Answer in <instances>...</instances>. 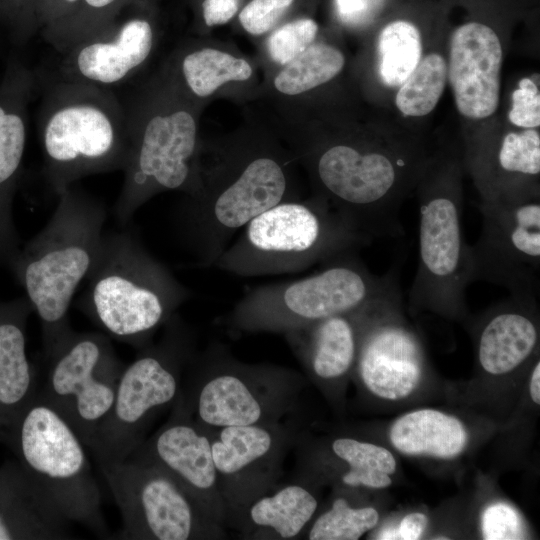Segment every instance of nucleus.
Returning <instances> with one entry per match:
<instances>
[{
    "instance_id": "79ce46f5",
    "label": "nucleus",
    "mask_w": 540,
    "mask_h": 540,
    "mask_svg": "<svg viewBox=\"0 0 540 540\" xmlns=\"http://www.w3.org/2000/svg\"><path fill=\"white\" fill-rule=\"evenodd\" d=\"M530 396L534 403L540 404V362L537 361L530 378Z\"/></svg>"
},
{
    "instance_id": "c9c22d12",
    "label": "nucleus",
    "mask_w": 540,
    "mask_h": 540,
    "mask_svg": "<svg viewBox=\"0 0 540 540\" xmlns=\"http://www.w3.org/2000/svg\"><path fill=\"white\" fill-rule=\"evenodd\" d=\"M296 0H249L238 13L242 28L251 35L273 30L289 12Z\"/></svg>"
},
{
    "instance_id": "473e14b6",
    "label": "nucleus",
    "mask_w": 540,
    "mask_h": 540,
    "mask_svg": "<svg viewBox=\"0 0 540 540\" xmlns=\"http://www.w3.org/2000/svg\"><path fill=\"white\" fill-rule=\"evenodd\" d=\"M379 514L373 507H354L344 497L313 518L303 534L309 540H357L373 529Z\"/></svg>"
},
{
    "instance_id": "c756f323",
    "label": "nucleus",
    "mask_w": 540,
    "mask_h": 540,
    "mask_svg": "<svg viewBox=\"0 0 540 540\" xmlns=\"http://www.w3.org/2000/svg\"><path fill=\"white\" fill-rule=\"evenodd\" d=\"M380 75L390 87L400 86L422 58V37L410 20L395 19L383 26L378 37Z\"/></svg>"
},
{
    "instance_id": "9d476101",
    "label": "nucleus",
    "mask_w": 540,
    "mask_h": 540,
    "mask_svg": "<svg viewBox=\"0 0 540 540\" xmlns=\"http://www.w3.org/2000/svg\"><path fill=\"white\" fill-rule=\"evenodd\" d=\"M156 344L139 349L122 370L113 405L91 448L98 463L125 460L145 439L155 417L182 393V371L192 358L190 336L176 315Z\"/></svg>"
},
{
    "instance_id": "2f4dec72",
    "label": "nucleus",
    "mask_w": 540,
    "mask_h": 540,
    "mask_svg": "<svg viewBox=\"0 0 540 540\" xmlns=\"http://www.w3.org/2000/svg\"><path fill=\"white\" fill-rule=\"evenodd\" d=\"M447 81V62L438 53H430L399 86L395 103L407 116H425L437 105Z\"/></svg>"
},
{
    "instance_id": "7c9ffc66",
    "label": "nucleus",
    "mask_w": 540,
    "mask_h": 540,
    "mask_svg": "<svg viewBox=\"0 0 540 540\" xmlns=\"http://www.w3.org/2000/svg\"><path fill=\"white\" fill-rule=\"evenodd\" d=\"M144 1L148 0H82L69 17L40 34L62 54L110 24L126 8Z\"/></svg>"
},
{
    "instance_id": "7ed1b4c3",
    "label": "nucleus",
    "mask_w": 540,
    "mask_h": 540,
    "mask_svg": "<svg viewBox=\"0 0 540 540\" xmlns=\"http://www.w3.org/2000/svg\"><path fill=\"white\" fill-rule=\"evenodd\" d=\"M38 131L43 173L56 195L127 163L126 105L110 88L60 79L42 101Z\"/></svg>"
},
{
    "instance_id": "39448f33",
    "label": "nucleus",
    "mask_w": 540,
    "mask_h": 540,
    "mask_svg": "<svg viewBox=\"0 0 540 540\" xmlns=\"http://www.w3.org/2000/svg\"><path fill=\"white\" fill-rule=\"evenodd\" d=\"M398 293L397 268L374 275L350 252L313 275L248 290L227 321L229 328L239 332L286 334Z\"/></svg>"
},
{
    "instance_id": "412c9836",
    "label": "nucleus",
    "mask_w": 540,
    "mask_h": 540,
    "mask_svg": "<svg viewBox=\"0 0 540 540\" xmlns=\"http://www.w3.org/2000/svg\"><path fill=\"white\" fill-rule=\"evenodd\" d=\"M70 521L21 464L0 465V540H67Z\"/></svg>"
},
{
    "instance_id": "0eeeda50",
    "label": "nucleus",
    "mask_w": 540,
    "mask_h": 540,
    "mask_svg": "<svg viewBox=\"0 0 540 540\" xmlns=\"http://www.w3.org/2000/svg\"><path fill=\"white\" fill-rule=\"evenodd\" d=\"M167 100L148 95L126 108L129 154L114 206L120 224L128 223L160 192L180 190L190 196L197 188L195 117L185 106Z\"/></svg>"
},
{
    "instance_id": "f257e3e1",
    "label": "nucleus",
    "mask_w": 540,
    "mask_h": 540,
    "mask_svg": "<svg viewBox=\"0 0 540 540\" xmlns=\"http://www.w3.org/2000/svg\"><path fill=\"white\" fill-rule=\"evenodd\" d=\"M57 196L47 224L7 265L39 318L46 360L74 331L69 308L98 257L107 217L100 201L74 185Z\"/></svg>"
},
{
    "instance_id": "f3484780",
    "label": "nucleus",
    "mask_w": 540,
    "mask_h": 540,
    "mask_svg": "<svg viewBox=\"0 0 540 540\" xmlns=\"http://www.w3.org/2000/svg\"><path fill=\"white\" fill-rule=\"evenodd\" d=\"M147 3L133 5L129 15L126 8L110 24L62 53L60 79L110 88L132 76L155 43L152 18L143 13Z\"/></svg>"
},
{
    "instance_id": "a211bd4d",
    "label": "nucleus",
    "mask_w": 540,
    "mask_h": 540,
    "mask_svg": "<svg viewBox=\"0 0 540 540\" xmlns=\"http://www.w3.org/2000/svg\"><path fill=\"white\" fill-rule=\"evenodd\" d=\"M129 456L145 459L166 470L216 520L227 526V511L212 455L211 429L196 422L177 402L168 421Z\"/></svg>"
},
{
    "instance_id": "4468645a",
    "label": "nucleus",
    "mask_w": 540,
    "mask_h": 540,
    "mask_svg": "<svg viewBox=\"0 0 540 540\" xmlns=\"http://www.w3.org/2000/svg\"><path fill=\"white\" fill-rule=\"evenodd\" d=\"M479 210L480 236L468 248L471 282L492 283L510 295L539 296V193L483 200Z\"/></svg>"
},
{
    "instance_id": "f8f14e48",
    "label": "nucleus",
    "mask_w": 540,
    "mask_h": 540,
    "mask_svg": "<svg viewBox=\"0 0 540 540\" xmlns=\"http://www.w3.org/2000/svg\"><path fill=\"white\" fill-rule=\"evenodd\" d=\"M119 508L121 540L223 539L225 526L170 473L145 459L98 463Z\"/></svg>"
},
{
    "instance_id": "4c0bfd02",
    "label": "nucleus",
    "mask_w": 540,
    "mask_h": 540,
    "mask_svg": "<svg viewBox=\"0 0 540 540\" xmlns=\"http://www.w3.org/2000/svg\"><path fill=\"white\" fill-rule=\"evenodd\" d=\"M510 122L523 129H534L540 125V93L535 82L522 78L512 93Z\"/></svg>"
},
{
    "instance_id": "a19ab883",
    "label": "nucleus",
    "mask_w": 540,
    "mask_h": 540,
    "mask_svg": "<svg viewBox=\"0 0 540 540\" xmlns=\"http://www.w3.org/2000/svg\"><path fill=\"white\" fill-rule=\"evenodd\" d=\"M428 518L420 512L407 514L398 526L399 539L401 540H416L419 539L426 526Z\"/></svg>"
},
{
    "instance_id": "423d86ee",
    "label": "nucleus",
    "mask_w": 540,
    "mask_h": 540,
    "mask_svg": "<svg viewBox=\"0 0 540 540\" xmlns=\"http://www.w3.org/2000/svg\"><path fill=\"white\" fill-rule=\"evenodd\" d=\"M4 444L70 522L81 524L99 538L112 539L85 445L39 390Z\"/></svg>"
},
{
    "instance_id": "20e7f679",
    "label": "nucleus",
    "mask_w": 540,
    "mask_h": 540,
    "mask_svg": "<svg viewBox=\"0 0 540 540\" xmlns=\"http://www.w3.org/2000/svg\"><path fill=\"white\" fill-rule=\"evenodd\" d=\"M370 243L323 198L292 199L252 219L214 266L240 277L298 273Z\"/></svg>"
},
{
    "instance_id": "5701e85b",
    "label": "nucleus",
    "mask_w": 540,
    "mask_h": 540,
    "mask_svg": "<svg viewBox=\"0 0 540 540\" xmlns=\"http://www.w3.org/2000/svg\"><path fill=\"white\" fill-rule=\"evenodd\" d=\"M32 308L25 296L0 300V442L37 392V373L27 354Z\"/></svg>"
},
{
    "instance_id": "b1692460",
    "label": "nucleus",
    "mask_w": 540,
    "mask_h": 540,
    "mask_svg": "<svg viewBox=\"0 0 540 540\" xmlns=\"http://www.w3.org/2000/svg\"><path fill=\"white\" fill-rule=\"evenodd\" d=\"M535 306L536 297L510 295L487 316L477 340V358L485 372L508 374L532 355L538 343Z\"/></svg>"
},
{
    "instance_id": "a878e982",
    "label": "nucleus",
    "mask_w": 540,
    "mask_h": 540,
    "mask_svg": "<svg viewBox=\"0 0 540 540\" xmlns=\"http://www.w3.org/2000/svg\"><path fill=\"white\" fill-rule=\"evenodd\" d=\"M389 438L405 455L451 459L464 450L467 432L452 415L419 409L399 417L390 428Z\"/></svg>"
},
{
    "instance_id": "6ab92c4d",
    "label": "nucleus",
    "mask_w": 540,
    "mask_h": 540,
    "mask_svg": "<svg viewBox=\"0 0 540 540\" xmlns=\"http://www.w3.org/2000/svg\"><path fill=\"white\" fill-rule=\"evenodd\" d=\"M37 78L18 57L11 56L0 81V265L7 266L20 249L13 218L28 138L29 104Z\"/></svg>"
},
{
    "instance_id": "2eb2a0df",
    "label": "nucleus",
    "mask_w": 540,
    "mask_h": 540,
    "mask_svg": "<svg viewBox=\"0 0 540 540\" xmlns=\"http://www.w3.org/2000/svg\"><path fill=\"white\" fill-rule=\"evenodd\" d=\"M218 484L234 526L245 508L278 484L296 433L284 422L211 429Z\"/></svg>"
},
{
    "instance_id": "cd10ccee",
    "label": "nucleus",
    "mask_w": 540,
    "mask_h": 540,
    "mask_svg": "<svg viewBox=\"0 0 540 540\" xmlns=\"http://www.w3.org/2000/svg\"><path fill=\"white\" fill-rule=\"evenodd\" d=\"M179 73L186 88L195 96L204 98L227 82L248 80L252 67L242 58L205 47L183 55Z\"/></svg>"
},
{
    "instance_id": "4be33fe9",
    "label": "nucleus",
    "mask_w": 540,
    "mask_h": 540,
    "mask_svg": "<svg viewBox=\"0 0 540 540\" xmlns=\"http://www.w3.org/2000/svg\"><path fill=\"white\" fill-rule=\"evenodd\" d=\"M384 299L288 332L285 338L311 376L322 382L339 380L356 364L365 320L372 307Z\"/></svg>"
},
{
    "instance_id": "f03ea898",
    "label": "nucleus",
    "mask_w": 540,
    "mask_h": 540,
    "mask_svg": "<svg viewBox=\"0 0 540 540\" xmlns=\"http://www.w3.org/2000/svg\"><path fill=\"white\" fill-rule=\"evenodd\" d=\"M79 309L105 334L136 349L190 298L188 288L129 232L104 233Z\"/></svg>"
},
{
    "instance_id": "58836bf2",
    "label": "nucleus",
    "mask_w": 540,
    "mask_h": 540,
    "mask_svg": "<svg viewBox=\"0 0 540 540\" xmlns=\"http://www.w3.org/2000/svg\"><path fill=\"white\" fill-rule=\"evenodd\" d=\"M243 0H201L200 15L207 27L224 25L240 11Z\"/></svg>"
},
{
    "instance_id": "e433bc0d",
    "label": "nucleus",
    "mask_w": 540,
    "mask_h": 540,
    "mask_svg": "<svg viewBox=\"0 0 540 540\" xmlns=\"http://www.w3.org/2000/svg\"><path fill=\"white\" fill-rule=\"evenodd\" d=\"M482 535L488 540H511L523 538L520 515L510 505L495 503L482 514Z\"/></svg>"
},
{
    "instance_id": "393cba45",
    "label": "nucleus",
    "mask_w": 540,
    "mask_h": 540,
    "mask_svg": "<svg viewBox=\"0 0 540 540\" xmlns=\"http://www.w3.org/2000/svg\"><path fill=\"white\" fill-rule=\"evenodd\" d=\"M318 509L316 496L296 480L277 484L253 500L233 527L248 539H296Z\"/></svg>"
},
{
    "instance_id": "ea45409f",
    "label": "nucleus",
    "mask_w": 540,
    "mask_h": 540,
    "mask_svg": "<svg viewBox=\"0 0 540 540\" xmlns=\"http://www.w3.org/2000/svg\"><path fill=\"white\" fill-rule=\"evenodd\" d=\"M82 0H37L40 33L69 17Z\"/></svg>"
},
{
    "instance_id": "9b49d317",
    "label": "nucleus",
    "mask_w": 540,
    "mask_h": 540,
    "mask_svg": "<svg viewBox=\"0 0 540 540\" xmlns=\"http://www.w3.org/2000/svg\"><path fill=\"white\" fill-rule=\"evenodd\" d=\"M426 174L419 189L418 266L409 299L414 308L458 316L472 283L458 171L446 164Z\"/></svg>"
},
{
    "instance_id": "37998d69",
    "label": "nucleus",
    "mask_w": 540,
    "mask_h": 540,
    "mask_svg": "<svg viewBox=\"0 0 540 540\" xmlns=\"http://www.w3.org/2000/svg\"><path fill=\"white\" fill-rule=\"evenodd\" d=\"M377 539H399V533H398V527H387L381 530L377 537Z\"/></svg>"
},
{
    "instance_id": "6e6552de",
    "label": "nucleus",
    "mask_w": 540,
    "mask_h": 540,
    "mask_svg": "<svg viewBox=\"0 0 540 540\" xmlns=\"http://www.w3.org/2000/svg\"><path fill=\"white\" fill-rule=\"evenodd\" d=\"M197 189L179 212L182 237L200 267H210L230 240L252 219L287 200L288 178L282 163L273 155L251 154L220 168Z\"/></svg>"
},
{
    "instance_id": "1a4fd4ad",
    "label": "nucleus",
    "mask_w": 540,
    "mask_h": 540,
    "mask_svg": "<svg viewBox=\"0 0 540 540\" xmlns=\"http://www.w3.org/2000/svg\"><path fill=\"white\" fill-rule=\"evenodd\" d=\"M197 363L192 385L176 401L208 429L282 421L296 405L300 375L287 367L249 364L222 347Z\"/></svg>"
},
{
    "instance_id": "bb28decb",
    "label": "nucleus",
    "mask_w": 540,
    "mask_h": 540,
    "mask_svg": "<svg viewBox=\"0 0 540 540\" xmlns=\"http://www.w3.org/2000/svg\"><path fill=\"white\" fill-rule=\"evenodd\" d=\"M331 451L345 464L341 482L348 487L386 488L395 472L396 460L386 448L354 438L339 437L332 441Z\"/></svg>"
},
{
    "instance_id": "ddd939ff",
    "label": "nucleus",
    "mask_w": 540,
    "mask_h": 540,
    "mask_svg": "<svg viewBox=\"0 0 540 540\" xmlns=\"http://www.w3.org/2000/svg\"><path fill=\"white\" fill-rule=\"evenodd\" d=\"M42 398L92 448L109 413L125 365L110 337L100 332H75L48 359Z\"/></svg>"
},
{
    "instance_id": "dca6fc26",
    "label": "nucleus",
    "mask_w": 540,
    "mask_h": 540,
    "mask_svg": "<svg viewBox=\"0 0 540 540\" xmlns=\"http://www.w3.org/2000/svg\"><path fill=\"white\" fill-rule=\"evenodd\" d=\"M401 293L376 303L360 337L356 367L375 396L401 400L421 382L425 370L422 345L400 317Z\"/></svg>"
},
{
    "instance_id": "f704fd0d",
    "label": "nucleus",
    "mask_w": 540,
    "mask_h": 540,
    "mask_svg": "<svg viewBox=\"0 0 540 540\" xmlns=\"http://www.w3.org/2000/svg\"><path fill=\"white\" fill-rule=\"evenodd\" d=\"M0 25L15 45H26L41 29L37 0H0Z\"/></svg>"
},
{
    "instance_id": "72a5a7b5",
    "label": "nucleus",
    "mask_w": 540,
    "mask_h": 540,
    "mask_svg": "<svg viewBox=\"0 0 540 540\" xmlns=\"http://www.w3.org/2000/svg\"><path fill=\"white\" fill-rule=\"evenodd\" d=\"M318 30L317 22L309 17L284 23L274 29L267 39L270 57L274 62L286 65L314 42Z\"/></svg>"
},
{
    "instance_id": "c85d7f7f",
    "label": "nucleus",
    "mask_w": 540,
    "mask_h": 540,
    "mask_svg": "<svg viewBox=\"0 0 540 540\" xmlns=\"http://www.w3.org/2000/svg\"><path fill=\"white\" fill-rule=\"evenodd\" d=\"M343 53L328 44L312 43L284 65L274 79L275 88L286 95H298L335 78L343 69Z\"/></svg>"
},
{
    "instance_id": "aec40b11",
    "label": "nucleus",
    "mask_w": 540,
    "mask_h": 540,
    "mask_svg": "<svg viewBox=\"0 0 540 540\" xmlns=\"http://www.w3.org/2000/svg\"><path fill=\"white\" fill-rule=\"evenodd\" d=\"M503 51L497 33L479 21H469L452 33L447 79L459 113L485 119L498 108Z\"/></svg>"
}]
</instances>
